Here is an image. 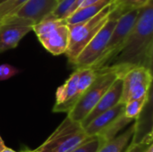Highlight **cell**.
<instances>
[{
	"mask_svg": "<svg viewBox=\"0 0 153 152\" xmlns=\"http://www.w3.org/2000/svg\"><path fill=\"white\" fill-rule=\"evenodd\" d=\"M95 71L97 76L94 82L79 98L74 107L67 114L70 119L80 124L91 113L113 82L118 78L117 71L110 67H104Z\"/></svg>",
	"mask_w": 153,
	"mask_h": 152,
	"instance_id": "cell-3",
	"label": "cell"
},
{
	"mask_svg": "<svg viewBox=\"0 0 153 152\" xmlns=\"http://www.w3.org/2000/svg\"><path fill=\"white\" fill-rule=\"evenodd\" d=\"M151 144H152V143H151ZM151 144H147V143H134V142H131V143L129 144V146L127 147V149L126 150L125 152H143Z\"/></svg>",
	"mask_w": 153,
	"mask_h": 152,
	"instance_id": "cell-21",
	"label": "cell"
},
{
	"mask_svg": "<svg viewBox=\"0 0 153 152\" xmlns=\"http://www.w3.org/2000/svg\"><path fill=\"white\" fill-rule=\"evenodd\" d=\"M78 99V69H75L65 83L57 88L53 112L68 114Z\"/></svg>",
	"mask_w": 153,
	"mask_h": 152,
	"instance_id": "cell-10",
	"label": "cell"
},
{
	"mask_svg": "<svg viewBox=\"0 0 153 152\" xmlns=\"http://www.w3.org/2000/svg\"><path fill=\"white\" fill-rule=\"evenodd\" d=\"M143 152H153V145L152 144H151V145H149L144 151Z\"/></svg>",
	"mask_w": 153,
	"mask_h": 152,
	"instance_id": "cell-22",
	"label": "cell"
},
{
	"mask_svg": "<svg viewBox=\"0 0 153 152\" xmlns=\"http://www.w3.org/2000/svg\"><path fill=\"white\" fill-rule=\"evenodd\" d=\"M32 26L17 22H5L0 23V53L16 47L21 39L26 36Z\"/></svg>",
	"mask_w": 153,
	"mask_h": 152,
	"instance_id": "cell-11",
	"label": "cell"
},
{
	"mask_svg": "<svg viewBox=\"0 0 153 152\" xmlns=\"http://www.w3.org/2000/svg\"><path fill=\"white\" fill-rule=\"evenodd\" d=\"M24 152H37V151H36L34 150V151H25Z\"/></svg>",
	"mask_w": 153,
	"mask_h": 152,
	"instance_id": "cell-25",
	"label": "cell"
},
{
	"mask_svg": "<svg viewBox=\"0 0 153 152\" xmlns=\"http://www.w3.org/2000/svg\"><path fill=\"white\" fill-rule=\"evenodd\" d=\"M117 4L115 0L92 18L79 23L68 25L70 39L68 47L65 54L66 55L71 65L74 63L75 59L86 47V45L104 26L108 20L109 15L117 8Z\"/></svg>",
	"mask_w": 153,
	"mask_h": 152,
	"instance_id": "cell-2",
	"label": "cell"
},
{
	"mask_svg": "<svg viewBox=\"0 0 153 152\" xmlns=\"http://www.w3.org/2000/svg\"><path fill=\"white\" fill-rule=\"evenodd\" d=\"M4 147H5V145H4V142H3V140H2V138H1V136H0V152H1V151H2Z\"/></svg>",
	"mask_w": 153,
	"mask_h": 152,
	"instance_id": "cell-24",
	"label": "cell"
},
{
	"mask_svg": "<svg viewBox=\"0 0 153 152\" xmlns=\"http://www.w3.org/2000/svg\"><path fill=\"white\" fill-rule=\"evenodd\" d=\"M124 13L117 8L111 13L108 20L92 39L86 45L82 51L79 54L73 65L76 68L91 67L104 52L114 27L121 15Z\"/></svg>",
	"mask_w": 153,
	"mask_h": 152,
	"instance_id": "cell-6",
	"label": "cell"
},
{
	"mask_svg": "<svg viewBox=\"0 0 153 152\" xmlns=\"http://www.w3.org/2000/svg\"><path fill=\"white\" fill-rule=\"evenodd\" d=\"M57 1H60V0H57Z\"/></svg>",
	"mask_w": 153,
	"mask_h": 152,
	"instance_id": "cell-27",
	"label": "cell"
},
{
	"mask_svg": "<svg viewBox=\"0 0 153 152\" xmlns=\"http://www.w3.org/2000/svg\"><path fill=\"white\" fill-rule=\"evenodd\" d=\"M117 4V8L123 13H126L131 10L141 9L147 5L153 0H116Z\"/></svg>",
	"mask_w": 153,
	"mask_h": 152,
	"instance_id": "cell-19",
	"label": "cell"
},
{
	"mask_svg": "<svg viewBox=\"0 0 153 152\" xmlns=\"http://www.w3.org/2000/svg\"><path fill=\"white\" fill-rule=\"evenodd\" d=\"M140 10L141 9L131 10L119 17L104 52L91 68L94 70L103 68L117 56L135 24Z\"/></svg>",
	"mask_w": 153,
	"mask_h": 152,
	"instance_id": "cell-7",
	"label": "cell"
},
{
	"mask_svg": "<svg viewBox=\"0 0 153 152\" xmlns=\"http://www.w3.org/2000/svg\"><path fill=\"white\" fill-rule=\"evenodd\" d=\"M6 1H8V0H0V4H2L4 2H6Z\"/></svg>",
	"mask_w": 153,
	"mask_h": 152,
	"instance_id": "cell-26",
	"label": "cell"
},
{
	"mask_svg": "<svg viewBox=\"0 0 153 152\" xmlns=\"http://www.w3.org/2000/svg\"><path fill=\"white\" fill-rule=\"evenodd\" d=\"M57 4V0H28L13 15L0 21V23L17 22L33 26L48 16L55 10Z\"/></svg>",
	"mask_w": 153,
	"mask_h": 152,
	"instance_id": "cell-9",
	"label": "cell"
},
{
	"mask_svg": "<svg viewBox=\"0 0 153 152\" xmlns=\"http://www.w3.org/2000/svg\"><path fill=\"white\" fill-rule=\"evenodd\" d=\"M89 136L83 127L66 116L48 138L35 151L37 152H70Z\"/></svg>",
	"mask_w": 153,
	"mask_h": 152,
	"instance_id": "cell-4",
	"label": "cell"
},
{
	"mask_svg": "<svg viewBox=\"0 0 153 152\" xmlns=\"http://www.w3.org/2000/svg\"><path fill=\"white\" fill-rule=\"evenodd\" d=\"M113 1L115 0H100L86 7L80 8L76 10L74 13H73L70 16H68L65 20H64V22L67 25H73L91 19L96 14H98L101 10H103L107 5L111 4Z\"/></svg>",
	"mask_w": 153,
	"mask_h": 152,
	"instance_id": "cell-15",
	"label": "cell"
},
{
	"mask_svg": "<svg viewBox=\"0 0 153 152\" xmlns=\"http://www.w3.org/2000/svg\"><path fill=\"white\" fill-rule=\"evenodd\" d=\"M124 109L125 104L120 102L114 108L98 116L83 128L86 134L89 137L98 135L105 142L116 137L121 130L133 122L125 117Z\"/></svg>",
	"mask_w": 153,
	"mask_h": 152,
	"instance_id": "cell-5",
	"label": "cell"
},
{
	"mask_svg": "<svg viewBox=\"0 0 153 152\" xmlns=\"http://www.w3.org/2000/svg\"><path fill=\"white\" fill-rule=\"evenodd\" d=\"M152 90V88H151ZM150 90V91H151ZM150 91L148 92V94L141 99H133V100H129L126 103H125V109H124V116L126 118L134 121L136 120V118L139 116V115L141 114L147 99L150 94Z\"/></svg>",
	"mask_w": 153,
	"mask_h": 152,
	"instance_id": "cell-17",
	"label": "cell"
},
{
	"mask_svg": "<svg viewBox=\"0 0 153 152\" xmlns=\"http://www.w3.org/2000/svg\"><path fill=\"white\" fill-rule=\"evenodd\" d=\"M123 90L121 103L141 99L148 94L152 88V73L146 67H134L122 77Z\"/></svg>",
	"mask_w": 153,
	"mask_h": 152,
	"instance_id": "cell-8",
	"label": "cell"
},
{
	"mask_svg": "<svg viewBox=\"0 0 153 152\" xmlns=\"http://www.w3.org/2000/svg\"><path fill=\"white\" fill-rule=\"evenodd\" d=\"M1 152H16V151H14L13 150H12V149H10V148H7L6 146L1 151ZM22 152H24V151H22Z\"/></svg>",
	"mask_w": 153,
	"mask_h": 152,
	"instance_id": "cell-23",
	"label": "cell"
},
{
	"mask_svg": "<svg viewBox=\"0 0 153 152\" xmlns=\"http://www.w3.org/2000/svg\"><path fill=\"white\" fill-rule=\"evenodd\" d=\"M70 39V31L68 25L65 23L53 29L52 30L38 36V39L42 46L52 55L58 56L65 54Z\"/></svg>",
	"mask_w": 153,
	"mask_h": 152,
	"instance_id": "cell-13",
	"label": "cell"
},
{
	"mask_svg": "<svg viewBox=\"0 0 153 152\" xmlns=\"http://www.w3.org/2000/svg\"><path fill=\"white\" fill-rule=\"evenodd\" d=\"M104 142L105 141L98 135L90 136L87 140L70 152H98Z\"/></svg>",
	"mask_w": 153,
	"mask_h": 152,
	"instance_id": "cell-18",
	"label": "cell"
},
{
	"mask_svg": "<svg viewBox=\"0 0 153 152\" xmlns=\"http://www.w3.org/2000/svg\"><path fill=\"white\" fill-rule=\"evenodd\" d=\"M76 69H78V97L80 98L92 84L97 76V73L91 67Z\"/></svg>",
	"mask_w": 153,
	"mask_h": 152,
	"instance_id": "cell-16",
	"label": "cell"
},
{
	"mask_svg": "<svg viewBox=\"0 0 153 152\" xmlns=\"http://www.w3.org/2000/svg\"><path fill=\"white\" fill-rule=\"evenodd\" d=\"M152 59L153 1L141 8L136 22L123 47L105 67L115 69L118 77L122 78L134 67H146L152 70Z\"/></svg>",
	"mask_w": 153,
	"mask_h": 152,
	"instance_id": "cell-1",
	"label": "cell"
},
{
	"mask_svg": "<svg viewBox=\"0 0 153 152\" xmlns=\"http://www.w3.org/2000/svg\"><path fill=\"white\" fill-rule=\"evenodd\" d=\"M122 90H123V80L122 78L118 77L113 82L110 88L107 90L104 96L100 99V100L98 102L95 108L91 111V113L82 121L81 123L82 126L84 128L98 116L109 110L110 108H114L116 105L120 103L121 97H122Z\"/></svg>",
	"mask_w": 153,
	"mask_h": 152,
	"instance_id": "cell-12",
	"label": "cell"
},
{
	"mask_svg": "<svg viewBox=\"0 0 153 152\" xmlns=\"http://www.w3.org/2000/svg\"><path fill=\"white\" fill-rule=\"evenodd\" d=\"M134 134V123L109 141L104 142L98 152H125Z\"/></svg>",
	"mask_w": 153,
	"mask_h": 152,
	"instance_id": "cell-14",
	"label": "cell"
},
{
	"mask_svg": "<svg viewBox=\"0 0 153 152\" xmlns=\"http://www.w3.org/2000/svg\"><path fill=\"white\" fill-rule=\"evenodd\" d=\"M19 69L9 64L0 65V82L6 81L19 73Z\"/></svg>",
	"mask_w": 153,
	"mask_h": 152,
	"instance_id": "cell-20",
	"label": "cell"
}]
</instances>
